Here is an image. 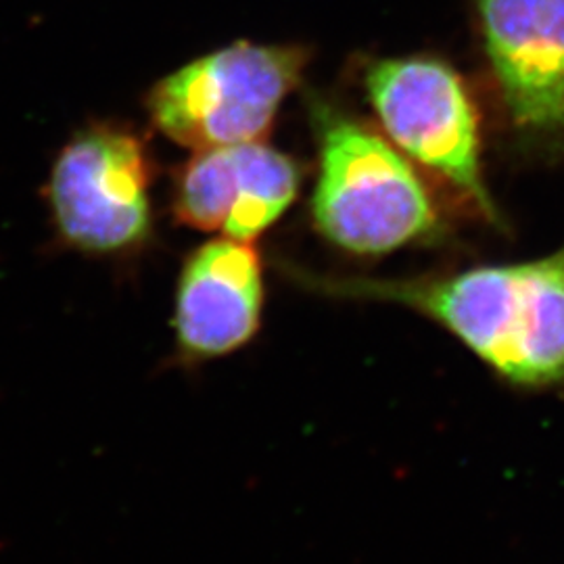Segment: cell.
I'll return each instance as SVG.
<instances>
[{
  "instance_id": "cell-8",
  "label": "cell",
  "mask_w": 564,
  "mask_h": 564,
  "mask_svg": "<svg viewBox=\"0 0 564 564\" xmlns=\"http://www.w3.org/2000/svg\"><path fill=\"white\" fill-rule=\"evenodd\" d=\"M262 258L247 241L216 239L182 265L174 303L176 358L188 366L239 351L262 326Z\"/></svg>"
},
{
  "instance_id": "cell-6",
  "label": "cell",
  "mask_w": 564,
  "mask_h": 564,
  "mask_svg": "<svg viewBox=\"0 0 564 564\" xmlns=\"http://www.w3.org/2000/svg\"><path fill=\"white\" fill-rule=\"evenodd\" d=\"M475 11L510 120L564 139V0H475Z\"/></svg>"
},
{
  "instance_id": "cell-1",
  "label": "cell",
  "mask_w": 564,
  "mask_h": 564,
  "mask_svg": "<svg viewBox=\"0 0 564 564\" xmlns=\"http://www.w3.org/2000/svg\"><path fill=\"white\" fill-rule=\"evenodd\" d=\"M279 270L316 295L391 303L423 316L512 389H564V245L540 260L405 279L321 274L293 263Z\"/></svg>"
},
{
  "instance_id": "cell-4",
  "label": "cell",
  "mask_w": 564,
  "mask_h": 564,
  "mask_svg": "<svg viewBox=\"0 0 564 564\" xmlns=\"http://www.w3.org/2000/svg\"><path fill=\"white\" fill-rule=\"evenodd\" d=\"M366 95L389 141L500 223L485 184L477 107L452 65L435 57L377 61L366 72Z\"/></svg>"
},
{
  "instance_id": "cell-3",
  "label": "cell",
  "mask_w": 564,
  "mask_h": 564,
  "mask_svg": "<svg viewBox=\"0 0 564 564\" xmlns=\"http://www.w3.org/2000/svg\"><path fill=\"white\" fill-rule=\"evenodd\" d=\"M307 61L295 44L237 42L158 82L147 109L170 141L193 151L262 141Z\"/></svg>"
},
{
  "instance_id": "cell-2",
  "label": "cell",
  "mask_w": 564,
  "mask_h": 564,
  "mask_svg": "<svg viewBox=\"0 0 564 564\" xmlns=\"http://www.w3.org/2000/svg\"><path fill=\"white\" fill-rule=\"evenodd\" d=\"M312 218L326 241L351 256L377 258L444 232L416 167L379 130L321 107Z\"/></svg>"
},
{
  "instance_id": "cell-7",
  "label": "cell",
  "mask_w": 564,
  "mask_h": 564,
  "mask_svg": "<svg viewBox=\"0 0 564 564\" xmlns=\"http://www.w3.org/2000/svg\"><path fill=\"white\" fill-rule=\"evenodd\" d=\"M300 167L265 142L195 151L174 186L178 223L253 242L295 202Z\"/></svg>"
},
{
  "instance_id": "cell-5",
  "label": "cell",
  "mask_w": 564,
  "mask_h": 564,
  "mask_svg": "<svg viewBox=\"0 0 564 564\" xmlns=\"http://www.w3.org/2000/svg\"><path fill=\"white\" fill-rule=\"evenodd\" d=\"M151 162L141 139L120 126H90L63 147L48 202L63 242L111 256L141 245L151 230Z\"/></svg>"
}]
</instances>
